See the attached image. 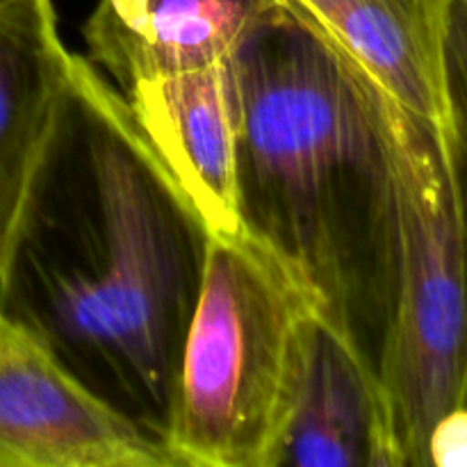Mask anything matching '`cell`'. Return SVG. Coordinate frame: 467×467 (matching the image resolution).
I'll return each instance as SVG.
<instances>
[{
    "label": "cell",
    "mask_w": 467,
    "mask_h": 467,
    "mask_svg": "<svg viewBox=\"0 0 467 467\" xmlns=\"http://www.w3.org/2000/svg\"><path fill=\"white\" fill-rule=\"evenodd\" d=\"M210 242L121 89L76 55L0 269V317L169 451Z\"/></svg>",
    "instance_id": "6da1fadb"
},
{
    "label": "cell",
    "mask_w": 467,
    "mask_h": 467,
    "mask_svg": "<svg viewBox=\"0 0 467 467\" xmlns=\"http://www.w3.org/2000/svg\"><path fill=\"white\" fill-rule=\"evenodd\" d=\"M228 62L240 233L381 388L400 274L395 103L290 0Z\"/></svg>",
    "instance_id": "7a4b0ae2"
},
{
    "label": "cell",
    "mask_w": 467,
    "mask_h": 467,
    "mask_svg": "<svg viewBox=\"0 0 467 467\" xmlns=\"http://www.w3.org/2000/svg\"><path fill=\"white\" fill-rule=\"evenodd\" d=\"M315 313L244 235H213L181 354L169 454L176 467H269Z\"/></svg>",
    "instance_id": "3957f363"
},
{
    "label": "cell",
    "mask_w": 467,
    "mask_h": 467,
    "mask_svg": "<svg viewBox=\"0 0 467 467\" xmlns=\"http://www.w3.org/2000/svg\"><path fill=\"white\" fill-rule=\"evenodd\" d=\"M400 274L381 392L400 467L467 406V135L395 103Z\"/></svg>",
    "instance_id": "277c9868"
},
{
    "label": "cell",
    "mask_w": 467,
    "mask_h": 467,
    "mask_svg": "<svg viewBox=\"0 0 467 467\" xmlns=\"http://www.w3.org/2000/svg\"><path fill=\"white\" fill-rule=\"evenodd\" d=\"M0 467H176L0 317Z\"/></svg>",
    "instance_id": "5b68a950"
},
{
    "label": "cell",
    "mask_w": 467,
    "mask_h": 467,
    "mask_svg": "<svg viewBox=\"0 0 467 467\" xmlns=\"http://www.w3.org/2000/svg\"><path fill=\"white\" fill-rule=\"evenodd\" d=\"M121 94L213 235H240L235 214L240 109L231 62L150 78Z\"/></svg>",
    "instance_id": "8992f818"
},
{
    "label": "cell",
    "mask_w": 467,
    "mask_h": 467,
    "mask_svg": "<svg viewBox=\"0 0 467 467\" xmlns=\"http://www.w3.org/2000/svg\"><path fill=\"white\" fill-rule=\"evenodd\" d=\"M278 0H96L82 35L119 89L213 67L235 53Z\"/></svg>",
    "instance_id": "52a82bcc"
},
{
    "label": "cell",
    "mask_w": 467,
    "mask_h": 467,
    "mask_svg": "<svg viewBox=\"0 0 467 467\" xmlns=\"http://www.w3.org/2000/svg\"><path fill=\"white\" fill-rule=\"evenodd\" d=\"M76 55L53 0H0V269L50 140Z\"/></svg>",
    "instance_id": "ba28073f"
},
{
    "label": "cell",
    "mask_w": 467,
    "mask_h": 467,
    "mask_svg": "<svg viewBox=\"0 0 467 467\" xmlns=\"http://www.w3.org/2000/svg\"><path fill=\"white\" fill-rule=\"evenodd\" d=\"M287 465L400 467L381 388L317 317L269 467Z\"/></svg>",
    "instance_id": "9c48e42d"
},
{
    "label": "cell",
    "mask_w": 467,
    "mask_h": 467,
    "mask_svg": "<svg viewBox=\"0 0 467 467\" xmlns=\"http://www.w3.org/2000/svg\"><path fill=\"white\" fill-rule=\"evenodd\" d=\"M379 89L415 117L451 123L442 87L450 0H290Z\"/></svg>",
    "instance_id": "30bf717a"
},
{
    "label": "cell",
    "mask_w": 467,
    "mask_h": 467,
    "mask_svg": "<svg viewBox=\"0 0 467 467\" xmlns=\"http://www.w3.org/2000/svg\"><path fill=\"white\" fill-rule=\"evenodd\" d=\"M442 87L450 121L467 135V0H450L442 30Z\"/></svg>",
    "instance_id": "8fae6325"
},
{
    "label": "cell",
    "mask_w": 467,
    "mask_h": 467,
    "mask_svg": "<svg viewBox=\"0 0 467 467\" xmlns=\"http://www.w3.org/2000/svg\"><path fill=\"white\" fill-rule=\"evenodd\" d=\"M427 467H467V406L450 410L433 424Z\"/></svg>",
    "instance_id": "7c38bea8"
}]
</instances>
